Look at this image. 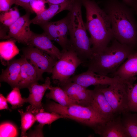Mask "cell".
<instances>
[{
  "instance_id": "obj_1",
  "label": "cell",
  "mask_w": 137,
  "mask_h": 137,
  "mask_svg": "<svg viewBox=\"0 0 137 137\" xmlns=\"http://www.w3.org/2000/svg\"><path fill=\"white\" fill-rule=\"evenodd\" d=\"M99 3L109 18L114 38L134 47L137 44V29L132 9L118 0H103Z\"/></svg>"
},
{
  "instance_id": "obj_2",
  "label": "cell",
  "mask_w": 137,
  "mask_h": 137,
  "mask_svg": "<svg viewBox=\"0 0 137 137\" xmlns=\"http://www.w3.org/2000/svg\"><path fill=\"white\" fill-rule=\"evenodd\" d=\"M86 11L85 26L93 54L103 52L114 38L109 18L94 0H81Z\"/></svg>"
},
{
  "instance_id": "obj_3",
  "label": "cell",
  "mask_w": 137,
  "mask_h": 137,
  "mask_svg": "<svg viewBox=\"0 0 137 137\" xmlns=\"http://www.w3.org/2000/svg\"><path fill=\"white\" fill-rule=\"evenodd\" d=\"M135 52L133 47L122 44L114 38L102 52L93 54L85 65L88 70L102 75L114 73Z\"/></svg>"
},
{
  "instance_id": "obj_4",
  "label": "cell",
  "mask_w": 137,
  "mask_h": 137,
  "mask_svg": "<svg viewBox=\"0 0 137 137\" xmlns=\"http://www.w3.org/2000/svg\"><path fill=\"white\" fill-rule=\"evenodd\" d=\"M81 0H74L67 15L71 46L82 63L84 64L93 53L90 37L88 35L82 16Z\"/></svg>"
},
{
  "instance_id": "obj_5",
  "label": "cell",
  "mask_w": 137,
  "mask_h": 137,
  "mask_svg": "<svg viewBox=\"0 0 137 137\" xmlns=\"http://www.w3.org/2000/svg\"><path fill=\"white\" fill-rule=\"evenodd\" d=\"M46 109L50 112L56 113L64 118L74 120L93 130L106 121L91 107L76 104L65 106L52 102L47 105Z\"/></svg>"
},
{
  "instance_id": "obj_6",
  "label": "cell",
  "mask_w": 137,
  "mask_h": 137,
  "mask_svg": "<svg viewBox=\"0 0 137 137\" xmlns=\"http://www.w3.org/2000/svg\"><path fill=\"white\" fill-rule=\"evenodd\" d=\"M62 55L54 66L52 78L58 81L60 84L67 82L82 62L73 48L62 49Z\"/></svg>"
},
{
  "instance_id": "obj_7",
  "label": "cell",
  "mask_w": 137,
  "mask_h": 137,
  "mask_svg": "<svg viewBox=\"0 0 137 137\" xmlns=\"http://www.w3.org/2000/svg\"><path fill=\"white\" fill-rule=\"evenodd\" d=\"M124 82L113 83L108 87L100 85L101 91L116 114L129 111L127 85Z\"/></svg>"
},
{
  "instance_id": "obj_8",
  "label": "cell",
  "mask_w": 137,
  "mask_h": 137,
  "mask_svg": "<svg viewBox=\"0 0 137 137\" xmlns=\"http://www.w3.org/2000/svg\"><path fill=\"white\" fill-rule=\"evenodd\" d=\"M23 56L33 65L39 80H42L43 74L52 73L53 67L58 60L34 47L30 46L22 49Z\"/></svg>"
},
{
  "instance_id": "obj_9",
  "label": "cell",
  "mask_w": 137,
  "mask_h": 137,
  "mask_svg": "<svg viewBox=\"0 0 137 137\" xmlns=\"http://www.w3.org/2000/svg\"><path fill=\"white\" fill-rule=\"evenodd\" d=\"M51 40L57 42L62 49L71 47L69 39L68 21L67 15L63 19L54 22H48L39 25Z\"/></svg>"
},
{
  "instance_id": "obj_10",
  "label": "cell",
  "mask_w": 137,
  "mask_h": 137,
  "mask_svg": "<svg viewBox=\"0 0 137 137\" xmlns=\"http://www.w3.org/2000/svg\"><path fill=\"white\" fill-rule=\"evenodd\" d=\"M68 81L75 82L86 88L92 85H109L118 82H125L118 77H110L101 75L88 70L71 77Z\"/></svg>"
},
{
  "instance_id": "obj_11",
  "label": "cell",
  "mask_w": 137,
  "mask_h": 137,
  "mask_svg": "<svg viewBox=\"0 0 137 137\" xmlns=\"http://www.w3.org/2000/svg\"><path fill=\"white\" fill-rule=\"evenodd\" d=\"M30 13L20 16L8 27V39L12 38L18 42L28 45L33 32L30 28Z\"/></svg>"
},
{
  "instance_id": "obj_12",
  "label": "cell",
  "mask_w": 137,
  "mask_h": 137,
  "mask_svg": "<svg viewBox=\"0 0 137 137\" xmlns=\"http://www.w3.org/2000/svg\"><path fill=\"white\" fill-rule=\"evenodd\" d=\"M60 85L61 88L76 104L90 106L93 90L88 89L87 88L69 81Z\"/></svg>"
},
{
  "instance_id": "obj_13",
  "label": "cell",
  "mask_w": 137,
  "mask_h": 137,
  "mask_svg": "<svg viewBox=\"0 0 137 137\" xmlns=\"http://www.w3.org/2000/svg\"><path fill=\"white\" fill-rule=\"evenodd\" d=\"M50 78L46 77L44 83L39 84L38 82L34 83L29 86L28 88L29 92L27 98H25L26 102L30 105L28 107L32 113L44 111L41 101L46 91L49 90L51 86Z\"/></svg>"
},
{
  "instance_id": "obj_14",
  "label": "cell",
  "mask_w": 137,
  "mask_h": 137,
  "mask_svg": "<svg viewBox=\"0 0 137 137\" xmlns=\"http://www.w3.org/2000/svg\"><path fill=\"white\" fill-rule=\"evenodd\" d=\"M90 107L106 121L113 118L116 115L101 91L100 85H96L93 90Z\"/></svg>"
},
{
  "instance_id": "obj_15",
  "label": "cell",
  "mask_w": 137,
  "mask_h": 137,
  "mask_svg": "<svg viewBox=\"0 0 137 137\" xmlns=\"http://www.w3.org/2000/svg\"><path fill=\"white\" fill-rule=\"evenodd\" d=\"M94 130L101 137H128L119 116L105 121Z\"/></svg>"
},
{
  "instance_id": "obj_16",
  "label": "cell",
  "mask_w": 137,
  "mask_h": 137,
  "mask_svg": "<svg viewBox=\"0 0 137 137\" xmlns=\"http://www.w3.org/2000/svg\"><path fill=\"white\" fill-rule=\"evenodd\" d=\"M111 75L112 77H117L123 81L133 84L137 75V52L131 54Z\"/></svg>"
},
{
  "instance_id": "obj_17",
  "label": "cell",
  "mask_w": 137,
  "mask_h": 137,
  "mask_svg": "<svg viewBox=\"0 0 137 137\" xmlns=\"http://www.w3.org/2000/svg\"><path fill=\"white\" fill-rule=\"evenodd\" d=\"M51 41L44 32L41 34L33 32L28 45L36 47L58 60L61 57V51Z\"/></svg>"
},
{
  "instance_id": "obj_18",
  "label": "cell",
  "mask_w": 137,
  "mask_h": 137,
  "mask_svg": "<svg viewBox=\"0 0 137 137\" xmlns=\"http://www.w3.org/2000/svg\"><path fill=\"white\" fill-rule=\"evenodd\" d=\"M23 56L20 58L10 61L5 70H2L0 75L1 82L8 83L12 87H17L19 81Z\"/></svg>"
},
{
  "instance_id": "obj_19",
  "label": "cell",
  "mask_w": 137,
  "mask_h": 137,
  "mask_svg": "<svg viewBox=\"0 0 137 137\" xmlns=\"http://www.w3.org/2000/svg\"><path fill=\"white\" fill-rule=\"evenodd\" d=\"M74 0H68L60 4L52 5L49 6L40 14L36 15L30 20V23L39 25L48 22L55 15L63 11L70 10Z\"/></svg>"
},
{
  "instance_id": "obj_20",
  "label": "cell",
  "mask_w": 137,
  "mask_h": 137,
  "mask_svg": "<svg viewBox=\"0 0 137 137\" xmlns=\"http://www.w3.org/2000/svg\"><path fill=\"white\" fill-rule=\"evenodd\" d=\"M23 56V60L17 86L20 89L28 88L31 84L39 80L35 67Z\"/></svg>"
},
{
  "instance_id": "obj_21",
  "label": "cell",
  "mask_w": 137,
  "mask_h": 137,
  "mask_svg": "<svg viewBox=\"0 0 137 137\" xmlns=\"http://www.w3.org/2000/svg\"><path fill=\"white\" fill-rule=\"evenodd\" d=\"M16 41L11 39L0 42V59L2 63L5 65L16 55L19 54L20 50L15 44Z\"/></svg>"
},
{
  "instance_id": "obj_22",
  "label": "cell",
  "mask_w": 137,
  "mask_h": 137,
  "mask_svg": "<svg viewBox=\"0 0 137 137\" xmlns=\"http://www.w3.org/2000/svg\"><path fill=\"white\" fill-rule=\"evenodd\" d=\"M49 90L50 91L46 94V97L53 100L60 105L67 106L76 104L61 88L51 85Z\"/></svg>"
},
{
  "instance_id": "obj_23",
  "label": "cell",
  "mask_w": 137,
  "mask_h": 137,
  "mask_svg": "<svg viewBox=\"0 0 137 137\" xmlns=\"http://www.w3.org/2000/svg\"><path fill=\"white\" fill-rule=\"evenodd\" d=\"M122 124L128 137H137V114L127 111L122 113Z\"/></svg>"
},
{
  "instance_id": "obj_24",
  "label": "cell",
  "mask_w": 137,
  "mask_h": 137,
  "mask_svg": "<svg viewBox=\"0 0 137 137\" xmlns=\"http://www.w3.org/2000/svg\"><path fill=\"white\" fill-rule=\"evenodd\" d=\"M21 116V136H27V131L35 123L36 119L31 109L28 107L26 111L24 112L22 109L18 110Z\"/></svg>"
},
{
  "instance_id": "obj_25",
  "label": "cell",
  "mask_w": 137,
  "mask_h": 137,
  "mask_svg": "<svg viewBox=\"0 0 137 137\" xmlns=\"http://www.w3.org/2000/svg\"><path fill=\"white\" fill-rule=\"evenodd\" d=\"M32 113L35 116L36 121L39 124L44 125L50 124L58 119L64 118L63 116L55 112L49 113L43 111Z\"/></svg>"
},
{
  "instance_id": "obj_26",
  "label": "cell",
  "mask_w": 137,
  "mask_h": 137,
  "mask_svg": "<svg viewBox=\"0 0 137 137\" xmlns=\"http://www.w3.org/2000/svg\"><path fill=\"white\" fill-rule=\"evenodd\" d=\"M20 17L18 9L14 7L7 11L2 12L0 14V21L4 25L9 27Z\"/></svg>"
},
{
  "instance_id": "obj_27",
  "label": "cell",
  "mask_w": 137,
  "mask_h": 137,
  "mask_svg": "<svg viewBox=\"0 0 137 137\" xmlns=\"http://www.w3.org/2000/svg\"><path fill=\"white\" fill-rule=\"evenodd\" d=\"M20 89L17 87L13 88L6 98L7 101L11 105L13 109L20 107L26 102L25 98L22 97Z\"/></svg>"
},
{
  "instance_id": "obj_28",
  "label": "cell",
  "mask_w": 137,
  "mask_h": 137,
  "mask_svg": "<svg viewBox=\"0 0 137 137\" xmlns=\"http://www.w3.org/2000/svg\"><path fill=\"white\" fill-rule=\"evenodd\" d=\"M127 91L129 111L137 112V83L128 84Z\"/></svg>"
},
{
  "instance_id": "obj_29",
  "label": "cell",
  "mask_w": 137,
  "mask_h": 137,
  "mask_svg": "<svg viewBox=\"0 0 137 137\" xmlns=\"http://www.w3.org/2000/svg\"><path fill=\"white\" fill-rule=\"evenodd\" d=\"M0 137H16L18 135L17 128L11 122H5L1 124Z\"/></svg>"
},
{
  "instance_id": "obj_30",
  "label": "cell",
  "mask_w": 137,
  "mask_h": 137,
  "mask_svg": "<svg viewBox=\"0 0 137 137\" xmlns=\"http://www.w3.org/2000/svg\"><path fill=\"white\" fill-rule=\"evenodd\" d=\"M44 0H32L30 2V5L34 13L36 15L39 14L46 9Z\"/></svg>"
},
{
  "instance_id": "obj_31",
  "label": "cell",
  "mask_w": 137,
  "mask_h": 137,
  "mask_svg": "<svg viewBox=\"0 0 137 137\" xmlns=\"http://www.w3.org/2000/svg\"><path fill=\"white\" fill-rule=\"evenodd\" d=\"M14 4H15L14 0H0V12L8 10Z\"/></svg>"
},
{
  "instance_id": "obj_32",
  "label": "cell",
  "mask_w": 137,
  "mask_h": 137,
  "mask_svg": "<svg viewBox=\"0 0 137 137\" xmlns=\"http://www.w3.org/2000/svg\"><path fill=\"white\" fill-rule=\"evenodd\" d=\"M32 0H14L15 4L20 6L24 9L27 12L34 13L30 5Z\"/></svg>"
},
{
  "instance_id": "obj_33",
  "label": "cell",
  "mask_w": 137,
  "mask_h": 137,
  "mask_svg": "<svg viewBox=\"0 0 137 137\" xmlns=\"http://www.w3.org/2000/svg\"><path fill=\"white\" fill-rule=\"evenodd\" d=\"M44 125L39 124L34 130L28 134L30 137H43V134L42 132V128Z\"/></svg>"
},
{
  "instance_id": "obj_34",
  "label": "cell",
  "mask_w": 137,
  "mask_h": 137,
  "mask_svg": "<svg viewBox=\"0 0 137 137\" xmlns=\"http://www.w3.org/2000/svg\"><path fill=\"white\" fill-rule=\"evenodd\" d=\"M6 98L1 94H0V110L8 109H9Z\"/></svg>"
},
{
  "instance_id": "obj_35",
  "label": "cell",
  "mask_w": 137,
  "mask_h": 137,
  "mask_svg": "<svg viewBox=\"0 0 137 137\" xmlns=\"http://www.w3.org/2000/svg\"><path fill=\"white\" fill-rule=\"evenodd\" d=\"M46 3L49 6L52 5L59 4L63 3L68 0H44Z\"/></svg>"
},
{
  "instance_id": "obj_36",
  "label": "cell",
  "mask_w": 137,
  "mask_h": 137,
  "mask_svg": "<svg viewBox=\"0 0 137 137\" xmlns=\"http://www.w3.org/2000/svg\"><path fill=\"white\" fill-rule=\"evenodd\" d=\"M131 8L137 12V0H132V5Z\"/></svg>"
},
{
  "instance_id": "obj_37",
  "label": "cell",
  "mask_w": 137,
  "mask_h": 137,
  "mask_svg": "<svg viewBox=\"0 0 137 137\" xmlns=\"http://www.w3.org/2000/svg\"><path fill=\"white\" fill-rule=\"evenodd\" d=\"M122 2L126 5L131 7L132 5V0H122Z\"/></svg>"
}]
</instances>
